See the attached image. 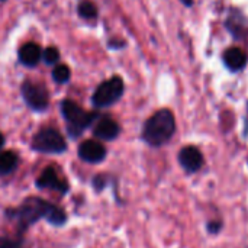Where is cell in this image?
I'll return each mask as SVG.
<instances>
[{"instance_id": "18", "label": "cell", "mask_w": 248, "mask_h": 248, "mask_svg": "<svg viewBox=\"0 0 248 248\" xmlns=\"http://www.w3.org/2000/svg\"><path fill=\"white\" fill-rule=\"evenodd\" d=\"M103 185H105V180L99 176V177H96V180H94V186H96V189L97 190H100L102 187H103Z\"/></svg>"}, {"instance_id": "15", "label": "cell", "mask_w": 248, "mask_h": 248, "mask_svg": "<svg viewBox=\"0 0 248 248\" xmlns=\"http://www.w3.org/2000/svg\"><path fill=\"white\" fill-rule=\"evenodd\" d=\"M70 77H71V71L65 64H58L52 70V78H54V81H57L60 84L67 83L70 80Z\"/></svg>"}, {"instance_id": "14", "label": "cell", "mask_w": 248, "mask_h": 248, "mask_svg": "<svg viewBox=\"0 0 248 248\" xmlns=\"http://www.w3.org/2000/svg\"><path fill=\"white\" fill-rule=\"evenodd\" d=\"M78 15L84 19H94L97 16V7L90 0H83L78 3Z\"/></svg>"}, {"instance_id": "3", "label": "cell", "mask_w": 248, "mask_h": 248, "mask_svg": "<svg viewBox=\"0 0 248 248\" xmlns=\"http://www.w3.org/2000/svg\"><path fill=\"white\" fill-rule=\"evenodd\" d=\"M61 113L65 119L68 135L73 138L81 135L97 118V112H87L76 102L68 99L61 102Z\"/></svg>"}, {"instance_id": "19", "label": "cell", "mask_w": 248, "mask_h": 248, "mask_svg": "<svg viewBox=\"0 0 248 248\" xmlns=\"http://www.w3.org/2000/svg\"><path fill=\"white\" fill-rule=\"evenodd\" d=\"M219 228H221V224H219V222H217V224H215V222H211V224H209V231H211V232H217Z\"/></svg>"}, {"instance_id": "4", "label": "cell", "mask_w": 248, "mask_h": 248, "mask_svg": "<svg viewBox=\"0 0 248 248\" xmlns=\"http://www.w3.org/2000/svg\"><path fill=\"white\" fill-rule=\"evenodd\" d=\"M124 80L118 76L110 77L109 80L99 84L96 92L93 93L92 102L96 108H108L116 103L124 94Z\"/></svg>"}, {"instance_id": "10", "label": "cell", "mask_w": 248, "mask_h": 248, "mask_svg": "<svg viewBox=\"0 0 248 248\" xmlns=\"http://www.w3.org/2000/svg\"><path fill=\"white\" fill-rule=\"evenodd\" d=\"M119 132H121V128H119L118 122L110 118H102L93 129L94 137L99 140H103V141L115 140L119 135Z\"/></svg>"}, {"instance_id": "6", "label": "cell", "mask_w": 248, "mask_h": 248, "mask_svg": "<svg viewBox=\"0 0 248 248\" xmlns=\"http://www.w3.org/2000/svg\"><path fill=\"white\" fill-rule=\"evenodd\" d=\"M20 90H22V96H23L26 105L31 109L41 112L48 108L49 94H48V90L42 84L26 80V81H23Z\"/></svg>"}, {"instance_id": "11", "label": "cell", "mask_w": 248, "mask_h": 248, "mask_svg": "<svg viewBox=\"0 0 248 248\" xmlns=\"http://www.w3.org/2000/svg\"><path fill=\"white\" fill-rule=\"evenodd\" d=\"M17 55H19V61L23 65H26V67H35L41 61V58H42V51H41V48H39L38 44H35V42H26L25 45L20 46Z\"/></svg>"}, {"instance_id": "17", "label": "cell", "mask_w": 248, "mask_h": 248, "mask_svg": "<svg viewBox=\"0 0 248 248\" xmlns=\"http://www.w3.org/2000/svg\"><path fill=\"white\" fill-rule=\"evenodd\" d=\"M0 248H20V244L15 240L0 237Z\"/></svg>"}, {"instance_id": "21", "label": "cell", "mask_w": 248, "mask_h": 248, "mask_svg": "<svg viewBox=\"0 0 248 248\" xmlns=\"http://www.w3.org/2000/svg\"><path fill=\"white\" fill-rule=\"evenodd\" d=\"M3 144H4V137H3L1 132H0V150H1V147H3Z\"/></svg>"}, {"instance_id": "12", "label": "cell", "mask_w": 248, "mask_h": 248, "mask_svg": "<svg viewBox=\"0 0 248 248\" xmlns=\"http://www.w3.org/2000/svg\"><path fill=\"white\" fill-rule=\"evenodd\" d=\"M224 61L230 70L237 71V70H241L247 64V55L240 48H230L224 55Z\"/></svg>"}, {"instance_id": "1", "label": "cell", "mask_w": 248, "mask_h": 248, "mask_svg": "<svg viewBox=\"0 0 248 248\" xmlns=\"http://www.w3.org/2000/svg\"><path fill=\"white\" fill-rule=\"evenodd\" d=\"M7 217L16 219L22 228H28L42 218L58 227L67 221L65 212L60 206H55L41 198H28L20 203V206L7 209Z\"/></svg>"}, {"instance_id": "7", "label": "cell", "mask_w": 248, "mask_h": 248, "mask_svg": "<svg viewBox=\"0 0 248 248\" xmlns=\"http://www.w3.org/2000/svg\"><path fill=\"white\" fill-rule=\"evenodd\" d=\"M78 157L87 163H100L106 157V148L99 141L87 140L78 147Z\"/></svg>"}, {"instance_id": "16", "label": "cell", "mask_w": 248, "mask_h": 248, "mask_svg": "<svg viewBox=\"0 0 248 248\" xmlns=\"http://www.w3.org/2000/svg\"><path fill=\"white\" fill-rule=\"evenodd\" d=\"M42 60L49 64V65H54L60 61V51L54 46H48L46 49L42 51Z\"/></svg>"}, {"instance_id": "13", "label": "cell", "mask_w": 248, "mask_h": 248, "mask_svg": "<svg viewBox=\"0 0 248 248\" xmlns=\"http://www.w3.org/2000/svg\"><path fill=\"white\" fill-rule=\"evenodd\" d=\"M17 166V154L13 151L0 153V176L10 174Z\"/></svg>"}, {"instance_id": "5", "label": "cell", "mask_w": 248, "mask_h": 248, "mask_svg": "<svg viewBox=\"0 0 248 248\" xmlns=\"http://www.w3.org/2000/svg\"><path fill=\"white\" fill-rule=\"evenodd\" d=\"M32 148L44 154H61L65 151L67 144L57 129L45 128L32 138Z\"/></svg>"}, {"instance_id": "22", "label": "cell", "mask_w": 248, "mask_h": 248, "mask_svg": "<svg viewBox=\"0 0 248 248\" xmlns=\"http://www.w3.org/2000/svg\"><path fill=\"white\" fill-rule=\"evenodd\" d=\"M0 1H6V0H0Z\"/></svg>"}, {"instance_id": "8", "label": "cell", "mask_w": 248, "mask_h": 248, "mask_svg": "<svg viewBox=\"0 0 248 248\" xmlns=\"http://www.w3.org/2000/svg\"><path fill=\"white\" fill-rule=\"evenodd\" d=\"M36 186L39 189H52V190L60 192V193H65L68 190V185L64 180H61L57 176L55 170L51 169V167H46L41 173V176L36 180Z\"/></svg>"}, {"instance_id": "9", "label": "cell", "mask_w": 248, "mask_h": 248, "mask_svg": "<svg viewBox=\"0 0 248 248\" xmlns=\"http://www.w3.org/2000/svg\"><path fill=\"white\" fill-rule=\"evenodd\" d=\"M179 161L186 171L195 173L202 167L203 157H202V153L196 147H185L179 153Z\"/></svg>"}, {"instance_id": "2", "label": "cell", "mask_w": 248, "mask_h": 248, "mask_svg": "<svg viewBox=\"0 0 248 248\" xmlns=\"http://www.w3.org/2000/svg\"><path fill=\"white\" fill-rule=\"evenodd\" d=\"M176 131V121L169 109L155 112L144 125L142 138L153 147L166 144Z\"/></svg>"}, {"instance_id": "20", "label": "cell", "mask_w": 248, "mask_h": 248, "mask_svg": "<svg viewBox=\"0 0 248 248\" xmlns=\"http://www.w3.org/2000/svg\"><path fill=\"white\" fill-rule=\"evenodd\" d=\"M183 4H186V6H192L193 4V0H180Z\"/></svg>"}]
</instances>
